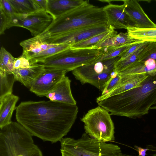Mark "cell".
<instances>
[{
	"mask_svg": "<svg viewBox=\"0 0 156 156\" xmlns=\"http://www.w3.org/2000/svg\"><path fill=\"white\" fill-rule=\"evenodd\" d=\"M16 109L18 122L33 136L52 144L67 134L78 112L76 105L50 100L22 102Z\"/></svg>",
	"mask_w": 156,
	"mask_h": 156,
	"instance_id": "cell-1",
	"label": "cell"
},
{
	"mask_svg": "<svg viewBox=\"0 0 156 156\" xmlns=\"http://www.w3.org/2000/svg\"><path fill=\"white\" fill-rule=\"evenodd\" d=\"M97 102L111 115L140 118L156 103V73L149 75L138 87Z\"/></svg>",
	"mask_w": 156,
	"mask_h": 156,
	"instance_id": "cell-2",
	"label": "cell"
},
{
	"mask_svg": "<svg viewBox=\"0 0 156 156\" xmlns=\"http://www.w3.org/2000/svg\"><path fill=\"white\" fill-rule=\"evenodd\" d=\"M108 24L103 8L90 4L88 0L54 20L46 30L49 36L64 34L82 27Z\"/></svg>",
	"mask_w": 156,
	"mask_h": 156,
	"instance_id": "cell-3",
	"label": "cell"
},
{
	"mask_svg": "<svg viewBox=\"0 0 156 156\" xmlns=\"http://www.w3.org/2000/svg\"><path fill=\"white\" fill-rule=\"evenodd\" d=\"M0 156H43L31 134L18 122L0 129Z\"/></svg>",
	"mask_w": 156,
	"mask_h": 156,
	"instance_id": "cell-4",
	"label": "cell"
},
{
	"mask_svg": "<svg viewBox=\"0 0 156 156\" xmlns=\"http://www.w3.org/2000/svg\"><path fill=\"white\" fill-rule=\"evenodd\" d=\"M60 142L61 156H119L122 152L117 145L99 141L86 133L78 139L65 137Z\"/></svg>",
	"mask_w": 156,
	"mask_h": 156,
	"instance_id": "cell-5",
	"label": "cell"
},
{
	"mask_svg": "<svg viewBox=\"0 0 156 156\" xmlns=\"http://www.w3.org/2000/svg\"><path fill=\"white\" fill-rule=\"evenodd\" d=\"M103 54V51L100 49L70 48L48 58L41 64L44 68L72 71L80 66L95 62Z\"/></svg>",
	"mask_w": 156,
	"mask_h": 156,
	"instance_id": "cell-6",
	"label": "cell"
},
{
	"mask_svg": "<svg viewBox=\"0 0 156 156\" xmlns=\"http://www.w3.org/2000/svg\"><path fill=\"white\" fill-rule=\"evenodd\" d=\"M120 56L112 59L95 62L80 66L72 71L76 79L82 84H90L102 92L115 72V63Z\"/></svg>",
	"mask_w": 156,
	"mask_h": 156,
	"instance_id": "cell-7",
	"label": "cell"
},
{
	"mask_svg": "<svg viewBox=\"0 0 156 156\" xmlns=\"http://www.w3.org/2000/svg\"><path fill=\"white\" fill-rule=\"evenodd\" d=\"M110 114L98 106L88 111L81 119L85 133L91 137L104 142L115 140L114 126Z\"/></svg>",
	"mask_w": 156,
	"mask_h": 156,
	"instance_id": "cell-8",
	"label": "cell"
},
{
	"mask_svg": "<svg viewBox=\"0 0 156 156\" xmlns=\"http://www.w3.org/2000/svg\"><path fill=\"white\" fill-rule=\"evenodd\" d=\"M54 19L47 11L38 10L28 14L15 13L8 27L26 28L36 36L46 30L53 22Z\"/></svg>",
	"mask_w": 156,
	"mask_h": 156,
	"instance_id": "cell-9",
	"label": "cell"
},
{
	"mask_svg": "<svg viewBox=\"0 0 156 156\" xmlns=\"http://www.w3.org/2000/svg\"><path fill=\"white\" fill-rule=\"evenodd\" d=\"M108 24L92 26L82 27L59 35L49 36L42 35L43 41L48 43L66 44L71 45L109 30Z\"/></svg>",
	"mask_w": 156,
	"mask_h": 156,
	"instance_id": "cell-10",
	"label": "cell"
},
{
	"mask_svg": "<svg viewBox=\"0 0 156 156\" xmlns=\"http://www.w3.org/2000/svg\"><path fill=\"white\" fill-rule=\"evenodd\" d=\"M67 72L64 70L44 68L30 88V90L37 96H46Z\"/></svg>",
	"mask_w": 156,
	"mask_h": 156,
	"instance_id": "cell-11",
	"label": "cell"
},
{
	"mask_svg": "<svg viewBox=\"0 0 156 156\" xmlns=\"http://www.w3.org/2000/svg\"><path fill=\"white\" fill-rule=\"evenodd\" d=\"M108 25L115 29L136 27L135 23L124 11L123 5L109 3L103 7Z\"/></svg>",
	"mask_w": 156,
	"mask_h": 156,
	"instance_id": "cell-12",
	"label": "cell"
},
{
	"mask_svg": "<svg viewBox=\"0 0 156 156\" xmlns=\"http://www.w3.org/2000/svg\"><path fill=\"white\" fill-rule=\"evenodd\" d=\"M123 2L124 11L135 23L136 27L140 28H156V24L149 18L136 0H126Z\"/></svg>",
	"mask_w": 156,
	"mask_h": 156,
	"instance_id": "cell-13",
	"label": "cell"
},
{
	"mask_svg": "<svg viewBox=\"0 0 156 156\" xmlns=\"http://www.w3.org/2000/svg\"><path fill=\"white\" fill-rule=\"evenodd\" d=\"M71 80L66 76L46 96L50 100L67 104L76 105L70 88Z\"/></svg>",
	"mask_w": 156,
	"mask_h": 156,
	"instance_id": "cell-14",
	"label": "cell"
},
{
	"mask_svg": "<svg viewBox=\"0 0 156 156\" xmlns=\"http://www.w3.org/2000/svg\"><path fill=\"white\" fill-rule=\"evenodd\" d=\"M148 75L142 73L121 76L119 84L109 93L97 98L96 102L140 86Z\"/></svg>",
	"mask_w": 156,
	"mask_h": 156,
	"instance_id": "cell-15",
	"label": "cell"
},
{
	"mask_svg": "<svg viewBox=\"0 0 156 156\" xmlns=\"http://www.w3.org/2000/svg\"><path fill=\"white\" fill-rule=\"evenodd\" d=\"M83 0H48L47 12L55 19L83 4Z\"/></svg>",
	"mask_w": 156,
	"mask_h": 156,
	"instance_id": "cell-16",
	"label": "cell"
},
{
	"mask_svg": "<svg viewBox=\"0 0 156 156\" xmlns=\"http://www.w3.org/2000/svg\"><path fill=\"white\" fill-rule=\"evenodd\" d=\"M44 68L41 64L35 63L28 67L14 69V74L16 81H18L25 86L30 88L35 80Z\"/></svg>",
	"mask_w": 156,
	"mask_h": 156,
	"instance_id": "cell-17",
	"label": "cell"
},
{
	"mask_svg": "<svg viewBox=\"0 0 156 156\" xmlns=\"http://www.w3.org/2000/svg\"><path fill=\"white\" fill-rule=\"evenodd\" d=\"M19 98L12 94L0 99V128L9 124Z\"/></svg>",
	"mask_w": 156,
	"mask_h": 156,
	"instance_id": "cell-18",
	"label": "cell"
},
{
	"mask_svg": "<svg viewBox=\"0 0 156 156\" xmlns=\"http://www.w3.org/2000/svg\"><path fill=\"white\" fill-rule=\"evenodd\" d=\"M20 44L23 47V51L26 54L28 59L35 54L59 44L44 41L39 35L23 41Z\"/></svg>",
	"mask_w": 156,
	"mask_h": 156,
	"instance_id": "cell-19",
	"label": "cell"
},
{
	"mask_svg": "<svg viewBox=\"0 0 156 156\" xmlns=\"http://www.w3.org/2000/svg\"><path fill=\"white\" fill-rule=\"evenodd\" d=\"M156 73V60L150 59L136 62L124 70L119 73L121 76L142 73L150 75Z\"/></svg>",
	"mask_w": 156,
	"mask_h": 156,
	"instance_id": "cell-20",
	"label": "cell"
},
{
	"mask_svg": "<svg viewBox=\"0 0 156 156\" xmlns=\"http://www.w3.org/2000/svg\"><path fill=\"white\" fill-rule=\"evenodd\" d=\"M127 33L135 40L149 42H156V28H128Z\"/></svg>",
	"mask_w": 156,
	"mask_h": 156,
	"instance_id": "cell-21",
	"label": "cell"
},
{
	"mask_svg": "<svg viewBox=\"0 0 156 156\" xmlns=\"http://www.w3.org/2000/svg\"><path fill=\"white\" fill-rule=\"evenodd\" d=\"M116 32L115 29L111 27L110 29L106 31L71 45L70 48L73 49L94 48L97 44Z\"/></svg>",
	"mask_w": 156,
	"mask_h": 156,
	"instance_id": "cell-22",
	"label": "cell"
},
{
	"mask_svg": "<svg viewBox=\"0 0 156 156\" xmlns=\"http://www.w3.org/2000/svg\"><path fill=\"white\" fill-rule=\"evenodd\" d=\"M71 45L66 44H59L35 54L29 58L31 65L38 62H42L48 58L70 48Z\"/></svg>",
	"mask_w": 156,
	"mask_h": 156,
	"instance_id": "cell-23",
	"label": "cell"
},
{
	"mask_svg": "<svg viewBox=\"0 0 156 156\" xmlns=\"http://www.w3.org/2000/svg\"><path fill=\"white\" fill-rule=\"evenodd\" d=\"M145 44L135 52L123 59H119L115 63V70L119 73L128 68L134 63L138 61L139 58L146 45L149 43Z\"/></svg>",
	"mask_w": 156,
	"mask_h": 156,
	"instance_id": "cell-24",
	"label": "cell"
},
{
	"mask_svg": "<svg viewBox=\"0 0 156 156\" xmlns=\"http://www.w3.org/2000/svg\"><path fill=\"white\" fill-rule=\"evenodd\" d=\"M16 81L13 73H9L0 70V99L12 94L13 85Z\"/></svg>",
	"mask_w": 156,
	"mask_h": 156,
	"instance_id": "cell-25",
	"label": "cell"
},
{
	"mask_svg": "<svg viewBox=\"0 0 156 156\" xmlns=\"http://www.w3.org/2000/svg\"><path fill=\"white\" fill-rule=\"evenodd\" d=\"M15 13L28 14L37 11L33 0H9Z\"/></svg>",
	"mask_w": 156,
	"mask_h": 156,
	"instance_id": "cell-26",
	"label": "cell"
},
{
	"mask_svg": "<svg viewBox=\"0 0 156 156\" xmlns=\"http://www.w3.org/2000/svg\"><path fill=\"white\" fill-rule=\"evenodd\" d=\"M133 42L119 46L100 49L102 50L103 54L95 62L112 59L119 56Z\"/></svg>",
	"mask_w": 156,
	"mask_h": 156,
	"instance_id": "cell-27",
	"label": "cell"
},
{
	"mask_svg": "<svg viewBox=\"0 0 156 156\" xmlns=\"http://www.w3.org/2000/svg\"><path fill=\"white\" fill-rule=\"evenodd\" d=\"M16 58L7 51L4 47L0 50V70L9 73H13L14 65Z\"/></svg>",
	"mask_w": 156,
	"mask_h": 156,
	"instance_id": "cell-28",
	"label": "cell"
},
{
	"mask_svg": "<svg viewBox=\"0 0 156 156\" xmlns=\"http://www.w3.org/2000/svg\"><path fill=\"white\" fill-rule=\"evenodd\" d=\"M153 59L156 60V42H149L139 58L138 61Z\"/></svg>",
	"mask_w": 156,
	"mask_h": 156,
	"instance_id": "cell-29",
	"label": "cell"
},
{
	"mask_svg": "<svg viewBox=\"0 0 156 156\" xmlns=\"http://www.w3.org/2000/svg\"><path fill=\"white\" fill-rule=\"evenodd\" d=\"M121 78V76L115 71L107 82L101 95L109 93L118 86L120 83Z\"/></svg>",
	"mask_w": 156,
	"mask_h": 156,
	"instance_id": "cell-30",
	"label": "cell"
},
{
	"mask_svg": "<svg viewBox=\"0 0 156 156\" xmlns=\"http://www.w3.org/2000/svg\"><path fill=\"white\" fill-rule=\"evenodd\" d=\"M31 65L26 54L23 51L21 56L16 58L14 65V69L27 68Z\"/></svg>",
	"mask_w": 156,
	"mask_h": 156,
	"instance_id": "cell-31",
	"label": "cell"
},
{
	"mask_svg": "<svg viewBox=\"0 0 156 156\" xmlns=\"http://www.w3.org/2000/svg\"><path fill=\"white\" fill-rule=\"evenodd\" d=\"M147 41L137 40L134 42L121 55L120 59H123L135 52Z\"/></svg>",
	"mask_w": 156,
	"mask_h": 156,
	"instance_id": "cell-32",
	"label": "cell"
},
{
	"mask_svg": "<svg viewBox=\"0 0 156 156\" xmlns=\"http://www.w3.org/2000/svg\"><path fill=\"white\" fill-rule=\"evenodd\" d=\"M0 34L2 35L4 34L5 30L8 29L12 18L1 9H0Z\"/></svg>",
	"mask_w": 156,
	"mask_h": 156,
	"instance_id": "cell-33",
	"label": "cell"
},
{
	"mask_svg": "<svg viewBox=\"0 0 156 156\" xmlns=\"http://www.w3.org/2000/svg\"><path fill=\"white\" fill-rule=\"evenodd\" d=\"M0 9L12 19L15 13L13 8L9 0H0Z\"/></svg>",
	"mask_w": 156,
	"mask_h": 156,
	"instance_id": "cell-34",
	"label": "cell"
},
{
	"mask_svg": "<svg viewBox=\"0 0 156 156\" xmlns=\"http://www.w3.org/2000/svg\"><path fill=\"white\" fill-rule=\"evenodd\" d=\"M33 1L37 10H42L47 11L48 0Z\"/></svg>",
	"mask_w": 156,
	"mask_h": 156,
	"instance_id": "cell-35",
	"label": "cell"
},
{
	"mask_svg": "<svg viewBox=\"0 0 156 156\" xmlns=\"http://www.w3.org/2000/svg\"><path fill=\"white\" fill-rule=\"evenodd\" d=\"M134 149L137 151L138 153V156H147V151H149L147 148H143L137 145H134Z\"/></svg>",
	"mask_w": 156,
	"mask_h": 156,
	"instance_id": "cell-36",
	"label": "cell"
},
{
	"mask_svg": "<svg viewBox=\"0 0 156 156\" xmlns=\"http://www.w3.org/2000/svg\"><path fill=\"white\" fill-rule=\"evenodd\" d=\"M151 155L152 156H156V146H155L153 148Z\"/></svg>",
	"mask_w": 156,
	"mask_h": 156,
	"instance_id": "cell-37",
	"label": "cell"
},
{
	"mask_svg": "<svg viewBox=\"0 0 156 156\" xmlns=\"http://www.w3.org/2000/svg\"><path fill=\"white\" fill-rule=\"evenodd\" d=\"M119 156H136L133 155L126 154H124V153H122V152H121V153H120V154Z\"/></svg>",
	"mask_w": 156,
	"mask_h": 156,
	"instance_id": "cell-38",
	"label": "cell"
},
{
	"mask_svg": "<svg viewBox=\"0 0 156 156\" xmlns=\"http://www.w3.org/2000/svg\"><path fill=\"white\" fill-rule=\"evenodd\" d=\"M156 109V105H154V106H153L152 107H151L150 108V109Z\"/></svg>",
	"mask_w": 156,
	"mask_h": 156,
	"instance_id": "cell-39",
	"label": "cell"
},
{
	"mask_svg": "<svg viewBox=\"0 0 156 156\" xmlns=\"http://www.w3.org/2000/svg\"><path fill=\"white\" fill-rule=\"evenodd\" d=\"M155 105H156V103H155Z\"/></svg>",
	"mask_w": 156,
	"mask_h": 156,
	"instance_id": "cell-40",
	"label": "cell"
},
{
	"mask_svg": "<svg viewBox=\"0 0 156 156\" xmlns=\"http://www.w3.org/2000/svg\"></svg>",
	"mask_w": 156,
	"mask_h": 156,
	"instance_id": "cell-41",
	"label": "cell"
}]
</instances>
